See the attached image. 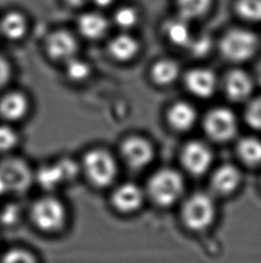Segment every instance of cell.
Instances as JSON below:
<instances>
[{
	"label": "cell",
	"mask_w": 261,
	"mask_h": 263,
	"mask_svg": "<svg viewBox=\"0 0 261 263\" xmlns=\"http://www.w3.org/2000/svg\"><path fill=\"white\" fill-rule=\"evenodd\" d=\"M81 170L95 188L104 189L113 183L118 173L117 159L108 150L94 147L82 157Z\"/></svg>",
	"instance_id": "1"
},
{
	"label": "cell",
	"mask_w": 261,
	"mask_h": 263,
	"mask_svg": "<svg viewBox=\"0 0 261 263\" xmlns=\"http://www.w3.org/2000/svg\"><path fill=\"white\" fill-rule=\"evenodd\" d=\"M30 217L39 231L54 234L60 231L67 223V208L57 197L43 196L32 203Z\"/></svg>",
	"instance_id": "2"
},
{
	"label": "cell",
	"mask_w": 261,
	"mask_h": 263,
	"mask_svg": "<svg viewBox=\"0 0 261 263\" xmlns=\"http://www.w3.org/2000/svg\"><path fill=\"white\" fill-rule=\"evenodd\" d=\"M184 190L183 178L177 172L162 169L152 175L148 183V192L154 202L160 206L172 205L180 198Z\"/></svg>",
	"instance_id": "3"
},
{
	"label": "cell",
	"mask_w": 261,
	"mask_h": 263,
	"mask_svg": "<svg viewBox=\"0 0 261 263\" xmlns=\"http://www.w3.org/2000/svg\"><path fill=\"white\" fill-rule=\"evenodd\" d=\"M258 44V37L253 32L244 29H233L224 36L220 48L227 60L241 62L254 55Z\"/></svg>",
	"instance_id": "4"
},
{
	"label": "cell",
	"mask_w": 261,
	"mask_h": 263,
	"mask_svg": "<svg viewBox=\"0 0 261 263\" xmlns=\"http://www.w3.org/2000/svg\"><path fill=\"white\" fill-rule=\"evenodd\" d=\"M215 215V206L206 194L197 193L191 196L183 208V220L188 228L200 231L211 224Z\"/></svg>",
	"instance_id": "5"
},
{
	"label": "cell",
	"mask_w": 261,
	"mask_h": 263,
	"mask_svg": "<svg viewBox=\"0 0 261 263\" xmlns=\"http://www.w3.org/2000/svg\"><path fill=\"white\" fill-rule=\"evenodd\" d=\"M32 180L31 169L21 159L7 158L0 162V187L6 192H24Z\"/></svg>",
	"instance_id": "6"
},
{
	"label": "cell",
	"mask_w": 261,
	"mask_h": 263,
	"mask_svg": "<svg viewBox=\"0 0 261 263\" xmlns=\"http://www.w3.org/2000/svg\"><path fill=\"white\" fill-rule=\"evenodd\" d=\"M236 128L235 116L226 108L214 109L205 118V130L216 141H226L231 139L236 132Z\"/></svg>",
	"instance_id": "7"
},
{
	"label": "cell",
	"mask_w": 261,
	"mask_h": 263,
	"mask_svg": "<svg viewBox=\"0 0 261 263\" xmlns=\"http://www.w3.org/2000/svg\"><path fill=\"white\" fill-rule=\"evenodd\" d=\"M79 44L75 36L67 30H57L49 34L45 42L48 56L57 62L66 63L76 57Z\"/></svg>",
	"instance_id": "8"
},
{
	"label": "cell",
	"mask_w": 261,
	"mask_h": 263,
	"mask_svg": "<svg viewBox=\"0 0 261 263\" xmlns=\"http://www.w3.org/2000/svg\"><path fill=\"white\" fill-rule=\"evenodd\" d=\"M120 155L128 166L141 169L148 165L154 157L150 143L141 137H129L121 143Z\"/></svg>",
	"instance_id": "9"
},
{
	"label": "cell",
	"mask_w": 261,
	"mask_h": 263,
	"mask_svg": "<svg viewBox=\"0 0 261 263\" xmlns=\"http://www.w3.org/2000/svg\"><path fill=\"white\" fill-rule=\"evenodd\" d=\"M182 162L189 173L194 175H202L211 164V151L204 143L191 141L183 149Z\"/></svg>",
	"instance_id": "10"
},
{
	"label": "cell",
	"mask_w": 261,
	"mask_h": 263,
	"mask_svg": "<svg viewBox=\"0 0 261 263\" xmlns=\"http://www.w3.org/2000/svg\"><path fill=\"white\" fill-rule=\"evenodd\" d=\"M110 200L114 209L118 212L133 213L142 204L143 192L135 183L125 182L114 190Z\"/></svg>",
	"instance_id": "11"
},
{
	"label": "cell",
	"mask_w": 261,
	"mask_h": 263,
	"mask_svg": "<svg viewBox=\"0 0 261 263\" xmlns=\"http://www.w3.org/2000/svg\"><path fill=\"white\" fill-rule=\"evenodd\" d=\"M30 110V101L20 91L7 92L0 97V118L7 123L25 119Z\"/></svg>",
	"instance_id": "12"
},
{
	"label": "cell",
	"mask_w": 261,
	"mask_h": 263,
	"mask_svg": "<svg viewBox=\"0 0 261 263\" xmlns=\"http://www.w3.org/2000/svg\"><path fill=\"white\" fill-rule=\"evenodd\" d=\"M185 85L190 92L199 97H208L215 91V77L206 68H195L187 73Z\"/></svg>",
	"instance_id": "13"
},
{
	"label": "cell",
	"mask_w": 261,
	"mask_h": 263,
	"mask_svg": "<svg viewBox=\"0 0 261 263\" xmlns=\"http://www.w3.org/2000/svg\"><path fill=\"white\" fill-rule=\"evenodd\" d=\"M77 27L84 38L96 41L106 35L110 29V23L103 14L90 12L81 14L79 17Z\"/></svg>",
	"instance_id": "14"
},
{
	"label": "cell",
	"mask_w": 261,
	"mask_h": 263,
	"mask_svg": "<svg viewBox=\"0 0 261 263\" xmlns=\"http://www.w3.org/2000/svg\"><path fill=\"white\" fill-rule=\"evenodd\" d=\"M107 50L115 61L127 62L137 55L140 44L137 40L130 34L121 33L110 41Z\"/></svg>",
	"instance_id": "15"
},
{
	"label": "cell",
	"mask_w": 261,
	"mask_h": 263,
	"mask_svg": "<svg viewBox=\"0 0 261 263\" xmlns=\"http://www.w3.org/2000/svg\"><path fill=\"white\" fill-rule=\"evenodd\" d=\"M28 30V22L19 11H10L0 19V35L10 41L23 39Z\"/></svg>",
	"instance_id": "16"
},
{
	"label": "cell",
	"mask_w": 261,
	"mask_h": 263,
	"mask_svg": "<svg viewBox=\"0 0 261 263\" xmlns=\"http://www.w3.org/2000/svg\"><path fill=\"white\" fill-rule=\"evenodd\" d=\"M225 88L227 96L234 101H241L251 92L252 83L245 72L236 69L229 72L225 80Z\"/></svg>",
	"instance_id": "17"
},
{
	"label": "cell",
	"mask_w": 261,
	"mask_h": 263,
	"mask_svg": "<svg viewBox=\"0 0 261 263\" xmlns=\"http://www.w3.org/2000/svg\"><path fill=\"white\" fill-rule=\"evenodd\" d=\"M240 180L238 169L231 164H225L219 167L213 175L212 187L220 194H228L237 188Z\"/></svg>",
	"instance_id": "18"
},
{
	"label": "cell",
	"mask_w": 261,
	"mask_h": 263,
	"mask_svg": "<svg viewBox=\"0 0 261 263\" xmlns=\"http://www.w3.org/2000/svg\"><path fill=\"white\" fill-rule=\"evenodd\" d=\"M167 118L173 128L178 130H186L194 124L196 111L189 103L179 102L170 108Z\"/></svg>",
	"instance_id": "19"
},
{
	"label": "cell",
	"mask_w": 261,
	"mask_h": 263,
	"mask_svg": "<svg viewBox=\"0 0 261 263\" xmlns=\"http://www.w3.org/2000/svg\"><path fill=\"white\" fill-rule=\"evenodd\" d=\"M165 32L170 42L178 47L188 48L192 40L191 30L187 25V20H184V18L180 16L166 23Z\"/></svg>",
	"instance_id": "20"
},
{
	"label": "cell",
	"mask_w": 261,
	"mask_h": 263,
	"mask_svg": "<svg viewBox=\"0 0 261 263\" xmlns=\"http://www.w3.org/2000/svg\"><path fill=\"white\" fill-rule=\"evenodd\" d=\"M179 74V67L172 60H162L157 62L151 70L152 79L159 85H168L173 82Z\"/></svg>",
	"instance_id": "21"
},
{
	"label": "cell",
	"mask_w": 261,
	"mask_h": 263,
	"mask_svg": "<svg viewBox=\"0 0 261 263\" xmlns=\"http://www.w3.org/2000/svg\"><path fill=\"white\" fill-rule=\"evenodd\" d=\"M210 6L211 0H177L179 16L187 21L204 15Z\"/></svg>",
	"instance_id": "22"
},
{
	"label": "cell",
	"mask_w": 261,
	"mask_h": 263,
	"mask_svg": "<svg viewBox=\"0 0 261 263\" xmlns=\"http://www.w3.org/2000/svg\"><path fill=\"white\" fill-rule=\"evenodd\" d=\"M238 153L248 164L255 165L261 163V141L255 138H244L238 144Z\"/></svg>",
	"instance_id": "23"
},
{
	"label": "cell",
	"mask_w": 261,
	"mask_h": 263,
	"mask_svg": "<svg viewBox=\"0 0 261 263\" xmlns=\"http://www.w3.org/2000/svg\"><path fill=\"white\" fill-rule=\"evenodd\" d=\"M64 65L67 77L74 81H82L91 75L92 69L90 64L79 58H73Z\"/></svg>",
	"instance_id": "24"
},
{
	"label": "cell",
	"mask_w": 261,
	"mask_h": 263,
	"mask_svg": "<svg viewBox=\"0 0 261 263\" xmlns=\"http://www.w3.org/2000/svg\"><path fill=\"white\" fill-rule=\"evenodd\" d=\"M236 10L244 20L261 22V0H238Z\"/></svg>",
	"instance_id": "25"
},
{
	"label": "cell",
	"mask_w": 261,
	"mask_h": 263,
	"mask_svg": "<svg viewBox=\"0 0 261 263\" xmlns=\"http://www.w3.org/2000/svg\"><path fill=\"white\" fill-rule=\"evenodd\" d=\"M115 24L124 30L134 27L139 20V14L134 7H121L114 14Z\"/></svg>",
	"instance_id": "26"
},
{
	"label": "cell",
	"mask_w": 261,
	"mask_h": 263,
	"mask_svg": "<svg viewBox=\"0 0 261 263\" xmlns=\"http://www.w3.org/2000/svg\"><path fill=\"white\" fill-rule=\"evenodd\" d=\"M19 143L17 132L9 125H0V154L9 153Z\"/></svg>",
	"instance_id": "27"
},
{
	"label": "cell",
	"mask_w": 261,
	"mask_h": 263,
	"mask_svg": "<svg viewBox=\"0 0 261 263\" xmlns=\"http://www.w3.org/2000/svg\"><path fill=\"white\" fill-rule=\"evenodd\" d=\"M2 262L5 263H33L37 261L35 255L25 248H11L4 253Z\"/></svg>",
	"instance_id": "28"
},
{
	"label": "cell",
	"mask_w": 261,
	"mask_h": 263,
	"mask_svg": "<svg viewBox=\"0 0 261 263\" xmlns=\"http://www.w3.org/2000/svg\"><path fill=\"white\" fill-rule=\"evenodd\" d=\"M248 124L252 128L261 129V98L250 103L245 114Z\"/></svg>",
	"instance_id": "29"
},
{
	"label": "cell",
	"mask_w": 261,
	"mask_h": 263,
	"mask_svg": "<svg viewBox=\"0 0 261 263\" xmlns=\"http://www.w3.org/2000/svg\"><path fill=\"white\" fill-rule=\"evenodd\" d=\"M210 40L207 36H201L200 38L194 39L192 38L190 45L188 48L191 50V53L195 56H203L210 50Z\"/></svg>",
	"instance_id": "30"
},
{
	"label": "cell",
	"mask_w": 261,
	"mask_h": 263,
	"mask_svg": "<svg viewBox=\"0 0 261 263\" xmlns=\"http://www.w3.org/2000/svg\"><path fill=\"white\" fill-rule=\"evenodd\" d=\"M12 78V68L7 58L0 54V89L7 86Z\"/></svg>",
	"instance_id": "31"
},
{
	"label": "cell",
	"mask_w": 261,
	"mask_h": 263,
	"mask_svg": "<svg viewBox=\"0 0 261 263\" xmlns=\"http://www.w3.org/2000/svg\"><path fill=\"white\" fill-rule=\"evenodd\" d=\"M90 0H64L66 3L68 4L71 7H79L83 6L89 2Z\"/></svg>",
	"instance_id": "32"
},
{
	"label": "cell",
	"mask_w": 261,
	"mask_h": 263,
	"mask_svg": "<svg viewBox=\"0 0 261 263\" xmlns=\"http://www.w3.org/2000/svg\"><path fill=\"white\" fill-rule=\"evenodd\" d=\"M97 6L100 7H110L111 4L113 3L114 0H93Z\"/></svg>",
	"instance_id": "33"
}]
</instances>
